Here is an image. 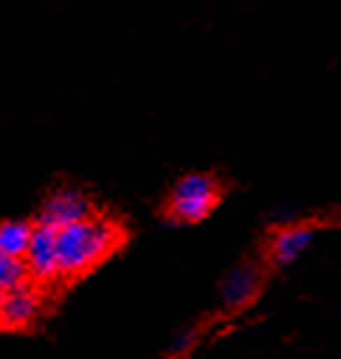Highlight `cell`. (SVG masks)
Segmentation results:
<instances>
[{
    "label": "cell",
    "instance_id": "6da1fadb",
    "mask_svg": "<svg viewBox=\"0 0 341 359\" xmlns=\"http://www.w3.org/2000/svg\"><path fill=\"white\" fill-rule=\"evenodd\" d=\"M119 226L105 218L90 216L85 221L69 224L57 231V249H60V269L65 277H74L103 262L113 249L119 247Z\"/></svg>",
    "mask_w": 341,
    "mask_h": 359
},
{
    "label": "cell",
    "instance_id": "7a4b0ae2",
    "mask_svg": "<svg viewBox=\"0 0 341 359\" xmlns=\"http://www.w3.org/2000/svg\"><path fill=\"white\" fill-rule=\"evenodd\" d=\"M218 203V182L210 175H187L170 195V224H198Z\"/></svg>",
    "mask_w": 341,
    "mask_h": 359
},
{
    "label": "cell",
    "instance_id": "3957f363",
    "mask_svg": "<svg viewBox=\"0 0 341 359\" xmlns=\"http://www.w3.org/2000/svg\"><path fill=\"white\" fill-rule=\"evenodd\" d=\"M26 264H29V275L39 283H49L54 277L62 275L60 269V249H57V229L46 224L34 226L31 233V244L26 249Z\"/></svg>",
    "mask_w": 341,
    "mask_h": 359
},
{
    "label": "cell",
    "instance_id": "277c9868",
    "mask_svg": "<svg viewBox=\"0 0 341 359\" xmlns=\"http://www.w3.org/2000/svg\"><path fill=\"white\" fill-rule=\"evenodd\" d=\"M93 216V205L80 190H60L54 193L49 201L41 205V213H39V224H46L52 229H65L69 224H77V221H85V218Z\"/></svg>",
    "mask_w": 341,
    "mask_h": 359
},
{
    "label": "cell",
    "instance_id": "5b68a950",
    "mask_svg": "<svg viewBox=\"0 0 341 359\" xmlns=\"http://www.w3.org/2000/svg\"><path fill=\"white\" fill-rule=\"evenodd\" d=\"M39 313V295L34 287L18 285L6 292L0 303V329H23L29 326Z\"/></svg>",
    "mask_w": 341,
    "mask_h": 359
},
{
    "label": "cell",
    "instance_id": "8992f818",
    "mask_svg": "<svg viewBox=\"0 0 341 359\" xmlns=\"http://www.w3.org/2000/svg\"><path fill=\"white\" fill-rule=\"evenodd\" d=\"M260 290V269L254 264H239L226 275L221 285V298L226 306L239 308L246 306Z\"/></svg>",
    "mask_w": 341,
    "mask_h": 359
},
{
    "label": "cell",
    "instance_id": "52a82bcc",
    "mask_svg": "<svg viewBox=\"0 0 341 359\" xmlns=\"http://www.w3.org/2000/svg\"><path fill=\"white\" fill-rule=\"evenodd\" d=\"M311 241H313V229H308V226H285L282 231L274 233L272 247H269V257L280 267L293 264L308 249Z\"/></svg>",
    "mask_w": 341,
    "mask_h": 359
},
{
    "label": "cell",
    "instance_id": "ba28073f",
    "mask_svg": "<svg viewBox=\"0 0 341 359\" xmlns=\"http://www.w3.org/2000/svg\"><path fill=\"white\" fill-rule=\"evenodd\" d=\"M31 229L29 224H21V221H6L0 224V252L13 257H26V249L31 244Z\"/></svg>",
    "mask_w": 341,
    "mask_h": 359
},
{
    "label": "cell",
    "instance_id": "9c48e42d",
    "mask_svg": "<svg viewBox=\"0 0 341 359\" xmlns=\"http://www.w3.org/2000/svg\"><path fill=\"white\" fill-rule=\"evenodd\" d=\"M29 264L23 257H13L0 252V285L11 290V287H18V285L29 283Z\"/></svg>",
    "mask_w": 341,
    "mask_h": 359
},
{
    "label": "cell",
    "instance_id": "30bf717a",
    "mask_svg": "<svg viewBox=\"0 0 341 359\" xmlns=\"http://www.w3.org/2000/svg\"><path fill=\"white\" fill-rule=\"evenodd\" d=\"M6 292H8V290L3 287V285H0V303H3V298H6Z\"/></svg>",
    "mask_w": 341,
    "mask_h": 359
}]
</instances>
